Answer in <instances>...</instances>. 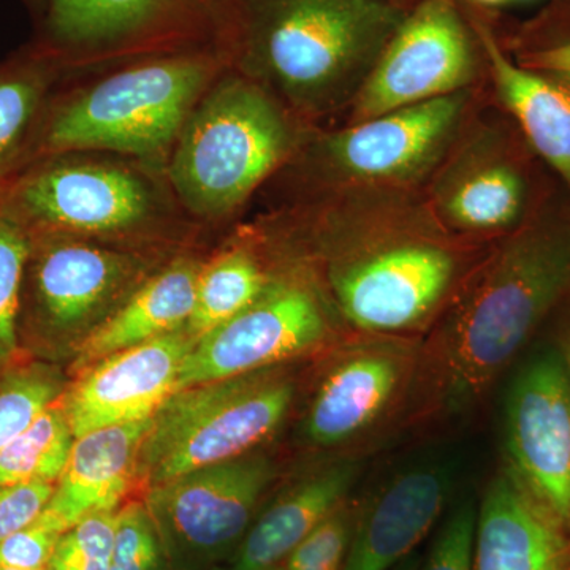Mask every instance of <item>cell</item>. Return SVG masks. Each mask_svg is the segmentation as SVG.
Here are the masks:
<instances>
[{"label":"cell","instance_id":"20","mask_svg":"<svg viewBox=\"0 0 570 570\" xmlns=\"http://www.w3.org/2000/svg\"><path fill=\"white\" fill-rule=\"evenodd\" d=\"M151 419L75 439L69 463L36 520L62 534L96 513L115 512L138 474V455Z\"/></svg>","mask_w":570,"mask_h":570},{"label":"cell","instance_id":"40","mask_svg":"<svg viewBox=\"0 0 570 570\" xmlns=\"http://www.w3.org/2000/svg\"><path fill=\"white\" fill-rule=\"evenodd\" d=\"M266 570H287V569L284 568V564H277V566H275V568H269Z\"/></svg>","mask_w":570,"mask_h":570},{"label":"cell","instance_id":"11","mask_svg":"<svg viewBox=\"0 0 570 570\" xmlns=\"http://www.w3.org/2000/svg\"><path fill=\"white\" fill-rule=\"evenodd\" d=\"M483 51L455 0L407 10L348 108V124L472 89Z\"/></svg>","mask_w":570,"mask_h":570},{"label":"cell","instance_id":"5","mask_svg":"<svg viewBox=\"0 0 570 570\" xmlns=\"http://www.w3.org/2000/svg\"><path fill=\"white\" fill-rule=\"evenodd\" d=\"M313 124L234 67L204 94L175 142L167 179L198 225L224 224L299 151Z\"/></svg>","mask_w":570,"mask_h":570},{"label":"cell","instance_id":"12","mask_svg":"<svg viewBox=\"0 0 570 570\" xmlns=\"http://www.w3.org/2000/svg\"><path fill=\"white\" fill-rule=\"evenodd\" d=\"M273 472L264 456H239L151 487L146 508L167 560L179 570H200L232 557Z\"/></svg>","mask_w":570,"mask_h":570},{"label":"cell","instance_id":"28","mask_svg":"<svg viewBox=\"0 0 570 570\" xmlns=\"http://www.w3.org/2000/svg\"><path fill=\"white\" fill-rule=\"evenodd\" d=\"M59 392L61 382L45 367L18 371L0 382V452L58 401Z\"/></svg>","mask_w":570,"mask_h":570},{"label":"cell","instance_id":"3","mask_svg":"<svg viewBox=\"0 0 570 570\" xmlns=\"http://www.w3.org/2000/svg\"><path fill=\"white\" fill-rule=\"evenodd\" d=\"M570 296V195L560 186L519 230L494 239L442 325L445 396L468 406Z\"/></svg>","mask_w":570,"mask_h":570},{"label":"cell","instance_id":"31","mask_svg":"<svg viewBox=\"0 0 570 570\" xmlns=\"http://www.w3.org/2000/svg\"><path fill=\"white\" fill-rule=\"evenodd\" d=\"M355 520L343 504L318 523L287 558V570H343L355 534Z\"/></svg>","mask_w":570,"mask_h":570},{"label":"cell","instance_id":"38","mask_svg":"<svg viewBox=\"0 0 570 570\" xmlns=\"http://www.w3.org/2000/svg\"><path fill=\"white\" fill-rule=\"evenodd\" d=\"M472 2L479 3V6L498 7L508 3L509 0H472Z\"/></svg>","mask_w":570,"mask_h":570},{"label":"cell","instance_id":"9","mask_svg":"<svg viewBox=\"0 0 570 570\" xmlns=\"http://www.w3.org/2000/svg\"><path fill=\"white\" fill-rule=\"evenodd\" d=\"M294 395L272 367L175 392L153 415L138 474L154 487L247 455L275 433Z\"/></svg>","mask_w":570,"mask_h":570},{"label":"cell","instance_id":"35","mask_svg":"<svg viewBox=\"0 0 570 570\" xmlns=\"http://www.w3.org/2000/svg\"><path fill=\"white\" fill-rule=\"evenodd\" d=\"M515 59L521 66L531 67V69L570 75V39L524 48Z\"/></svg>","mask_w":570,"mask_h":570},{"label":"cell","instance_id":"16","mask_svg":"<svg viewBox=\"0 0 570 570\" xmlns=\"http://www.w3.org/2000/svg\"><path fill=\"white\" fill-rule=\"evenodd\" d=\"M195 341L184 326L94 363L62 401L75 438L151 419L176 392Z\"/></svg>","mask_w":570,"mask_h":570},{"label":"cell","instance_id":"7","mask_svg":"<svg viewBox=\"0 0 570 570\" xmlns=\"http://www.w3.org/2000/svg\"><path fill=\"white\" fill-rule=\"evenodd\" d=\"M474 89L340 129L314 127L281 174L294 197L336 190H419L463 129Z\"/></svg>","mask_w":570,"mask_h":570},{"label":"cell","instance_id":"15","mask_svg":"<svg viewBox=\"0 0 570 570\" xmlns=\"http://www.w3.org/2000/svg\"><path fill=\"white\" fill-rule=\"evenodd\" d=\"M509 469L570 531V374L543 352L513 381L505 407Z\"/></svg>","mask_w":570,"mask_h":570},{"label":"cell","instance_id":"32","mask_svg":"<svg viewBox=\"0 0 570 570\" xmlns=\"http://www.w3.org/2000/svg\"><path fill=\"white\" fill-rule=\"evenodd\" d=\"M478 508L466 501L450 513L423 570H474Z\"/></svg>","mask_w":570,"mask_h":570},{"label":"cell","instance_id":"34","mask_svg":"<svg viewBox=\"0 0 570 570\" xmlns=\"http://www.w3.org/2000/svg\"><path fill=\"white\" fill-rule=\"evenodd\" d=\"M55 483H0V542L31 524L48 504Z\"/></svg>","mask_w":570,"mask_h":570},{"label":"cell","instance_id":"13","mask_svg":"<svg viewBox=\"0 0 570 570\" xmlns=\"http://www.w3.org/2000/svg\"><path fill=\"white\" fill-rule=\"evenodd\" d=\"M328 332L324 299L302 272L272 275L262 294L198 337L179 371V390L269 367L317 346Z\"/></svg>","mask_w":570,"mask_h":570},{"label":"cell","instance_id":"1","mask_svg":"<svg viewBox=\"0 0 570 570\" xmlns=\"http://www.w3.org/2000/svg\"><path fill=\"white\" fill-rule=\"evenodd\" d=\"M266 234L324 255L326 287L365 332L419 325L442 305L460 269V236L434 217L423 189L336 190L291 198L266 214Z\"/></svg>","mask_w":570,"mask_h":570},{"label":"cell","instance_id":"25","mask_svg":"<svg viewBox=\"0 0 570 570\" xmlns=\"http://www.w3.org/2000/svg\"><path fill=\"white\" fill-rule=\"evenodd\" d=\"M269 277L253 246H232L204 262L187 332L198 340L230 321L262 294Z\"/></svg>","mask_w":570,"mask_h":570},{"label":"cell","instance_id":"27","mask_svg":"<svg viewBox=\"0 0 570 570\" xmlns=\"http://www.w3.org/2000/svg\"><path fill=\"white\" fill-rule=\"evenodd\" d=\"M31 253V235L0 213V362L18 348L22 284Z\"/></svg>","mask_w":570,"mask_h":570},{"label":"cell","instance_id":"22","mask_svg":"<svg viewBox=\"0 0 570 570\" xmlns=\"http://www.w3.org/2000/svg\"><path fill=\"white\" fill-rule=\"evenodd\" d=\"M204 262L175 257L165 262L111 316L85 336L80 366L184 328L194 311L195 288Z\"/></svg>","mask_w":570,"mask_h":570},{"label":"cell","instance_id":"36","mask_svg":"<svg viewBox=\"0 0 570 570\" xmlns=\"http://www.w3.org/2000/svg\"><path fill=\"white\" fill-rule=\"evenodd\" d=\"M20 2L31 14L36 26H39L40 21L43 20L45 11H47L48 0H20Z\"/></svg>","mask_w":570,"mask_h":570},{"label":"cell","instance_id":"26","mask_svg":"<svg viewBox=\"0 0 570 570\" xmlns=\"http://www.w3.org/2000/svg\"><path fill=\"white\" fill-rule=\"evenodd\" d=\"M75 439L62 404L52 403L0 452V483H55L69 463Z\"/></svg>","mask_w":570,"mask_h":570},{"label":"cell","instance_id":"37","mask_svg":"<svg viewBox=\"0 0 570 570\" xmlns=\"http://www.w3.org/2000/svg\"><path fill=\"white\" fill-rule=\"evenodd\" d=\"M396 570H419V561L415 557H409L406 560L396 566Z\"/></svg>","mask_w":570,"mask_h":570},{"label":"cell","instance_id":"18","mask_svg":"<svg viewBox=\"0 0 570 570\" xmlns=\"http://www.w3.org/2000/svg\"><path fill=\"white\" fill-rule=\"evenodd\" d=\"M570 531L510 469L491 480L478 510L474 570H568Z\"/></svg>","mask_w":570,"mask_h":570},{"label":"cell","instance_id":"33","mask_svg":"<svg viewBox=\"0 0 570 570\" xmlns=\"http://www.w3.org/2000/svg\"><path fill=\"white\" fill-rule=\"evenodd\" d=\"M61 535L33 520L0 542V564L21 570H47Z\"/></svg>","mask_w":570,"mask_h":570},{"label":"cell","instance_id":"4","mask_svg":"<svg viewBox=\"0 0 570 570\" xmlns=\"http://www.w3.org/2000/svg\"><path fill=\"white\" fill-rule=\"evenodd\" d=\"M228 67L224 45H208L70 78L52 97L32 160L70 151L111 153L167 175L190 111Z\"/></svg>","mask_w":570,"mask_h":570},{"label":"cell","instance_id":"29","mask_svg":"<svg viewBox=\"0 0 570 570\" xmlns=\"http://www.w3.org/2000/svg\"><path fill=\"white\" fill-rule=\"evenodd\" d=\"M163 540L148 508L129 504L116 512L110 570H165Z\"/></svg>","mask_w":570,"mask_h":570},{"label":"cell","instance_id":"6","mask_svg":"<svg viewBox=\"0 0 570 570\" xmlns=\"http://www.w3.org/2000/svg\"><path fill=\"white\" fill-rule=\"evenodd\" d=\"M0 213L29 235L62 234L130 247L202 227L184 212L163 171L97 151L32 160L0 193Z\"/></svg>","mask_w":570,"mask_h":570},{"label":"cell","instance_id":"19","mask_svg":"<svg viewBox=\"0 0 570 570\" xmlns=\"http://www.w3.org/2000/svg\"><path fill=\"white\" fill-rule=\"evenodd\" d=\"M453 487V468L428 461L400 472L356 524L343 570L396 568L436 523Z\"/></svg>","mask_w":570,"mask_h":570},{"label":"cell","instance_id":"30","mask_svg":"<svg viewBox=\"0 0 570 570\" xmlns=\"http://www.w3.org/2000/svg\"><path fill=\"white\" fill-rule=\"evenodd\" d=\"M116 512L96 513L62 532L47 570H110Z\"/></svg>","mask_w":570,"mask_h":570},{"label":"cell","instance_id":"23","mask_svg":"<svg viewBox=\"0 0 570 570\" xmlns=\"http://www.w3.org/2000/svg\"><path fill=\"white\" fill-rule=\"evenodd\" d=\"M75 77L36 40L0 61V193L32 163L52 97Z\"/></svg>","mask_w":570,"mask_h":570},{"label":"cell","instance_id":"42","mask_svg":"<svg viewBox=\"0 0 570 570\" xmlns=\"http://www.w3.org/2000/svg\"><path fill=\"white\" fill-rule=\"evenodd\" d=\"M389 2L396 3V6H403L404 0H389Z\"/></svg>","mask_w":570,"mask_h":570},{"label":"cell","instance_id":"24","mask_svg":"<svg viewBox=\"0 0 570 570\" xmlns=\"http://www.w3.org/2000/svg\"><path fill=\"white\" fill-rule=\"evenodd\" d=\"M355 475V463L344 461L299 482L250 524L228 564L217 570H266L281 564L343 504Z\"/></svg>","mask_w":570,"mask_h":570},{"label":"cell","instance_id":"39","mask_svg":"<svg viewBox=\"0 0 570 570\" xmlns=\"http://www.w3.org/2000/svg\"><path fill=\"white\" fill-rule=\"evenodd\" d=\"M564 358H566V365H568V370H569V374H570V344H569L568 351H566Z\"/></svg>","mask_w":570,"mask_h":570},{"label":"cell","instance_id":"41","mask_svg":"<svg viewBox=\"0 0 570 570\" xmlns=\"http://www.w3.org/2000/svg\"><path fill=\"white\" fill-rule=\"evenodd\" d=\"M0 570H21V569L9 568V566L0 564Z\"/></svg>","mask_w":570,"mask_h":570},{"label":"cell","instance_id":"2","mask_svg":"<svg viewBox=\"0 0 570 570\" xmlns=\"http://www.w3.org/2000/svg\"><path fill=\"white\" fill-rule=\"evenodd\" d=\"M406 7L389 0H227L230 67L296 116L348 110Z\"/></svg>","mask_w":570,"mask_h":570},{"label":"cell","instance_id":"17","mask_svg":"<svg viewBox=\"0 0 570 570\" xmlns=\"http://www.w3.org/2000/svg\"><path fill=\"white\" fill-rule=\"evenodd\" d=\"M471 22L498 107L570 195V75L521 66L485 22Z\"/></svg>","mask_w":570,"mask_h":570},{"label":"cell","instance_id":"21","mask_svg":"<svg viewBox=\"0 0 570 570\" xmlns=\"http://www.w3.org/2000/svg\"><path fill=\"white\" fill-rule=\"evenodd\" d=\"M406 352L393 344L355 347L322 382L306 420L314 444L336 445L374 422L395 395Z\"/></svg>","mask_w":570,"mask_h":570},{"label":"cell","instance_id":"8","mask_svg":"<svg viewBox=\"0 0 570 570\" xmlns=\"http://www.w3.org/2000/svg\"><path fill=\"white\" fill-rule=\"evenodd\" d=\"M561 184L498 107L471 115L423 194L434 217L463 239H499L538 214Z\"/></svg>","mask_w":570,"mask_h":570},{"label":"cell","instance_id":"10","mask_svg":"<svg viewBox=\"0 0 570 570\" xmlns=\"http://www.w3.org/2000/svg\"><path fill=\"white\" fill-rule=\"evenodd\" d=\"M227 0H48L32 40L77 77L189 48L224 45Z\"/></svg>","mask_w":570,"mask_h":570},{"label":"cell","instance_id":"14","mask_svg":"<svg viewBox=\"0 0 570 570\" xmlns=\"http://www.w3.org/2000/svg\"><path fill=\"white\" fill-rule=\"evenodd\" d=\"M137 249L62 234L31 235L24 283L41 324L73 332L111 316L157 272L148 273L153 264Z\"/></svg>","mask_w":570,"mask_h":570},{"label":"cell","instance_id":"43","mask_svg":"<svg viewBox=\"0 0 570 570\" xmlns=\"http://www.w3.org/2000/svg\"><path fill=\"white\" fill-rule=\"evenodd\" d=\"M568 570H570V566H569V569H568Z\"/></svg>","mask_w":570,"mask_h":570}]
</instances>
